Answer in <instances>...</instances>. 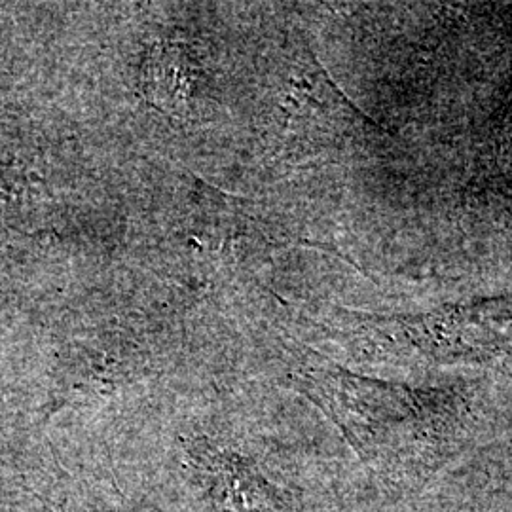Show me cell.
<instances>
[{
	"mask_svg": "<svg viewBox=\"0 0 512 512\" xmlns=\"http://www.w3.org/2000/svg\"><path fill=\"white\" fill-rule=\"evenodd\" d=\"M196 65L179 44L158 46L145 65V88L160 109H183L196 90Z\"/></svg>",
	"mask_w": 512,
	"mask_h": 512,
	"instance_id": "cell-1",
	"label": "cell"
}]
</instances>
